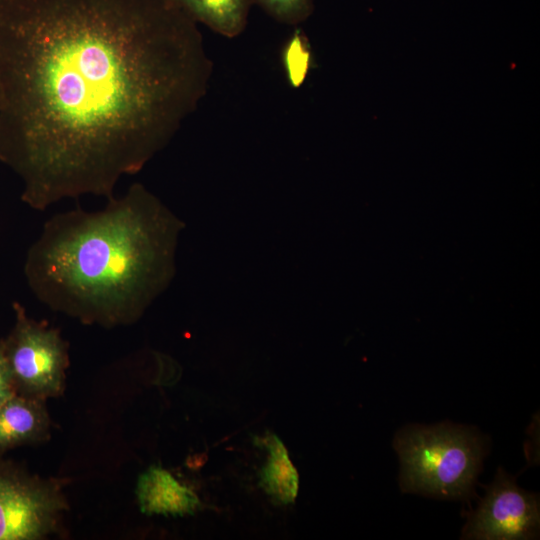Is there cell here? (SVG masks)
Returning a JSON list of instances; mask_svg holds the SVG:
<instances>
[{"mask_svg": "<svg viewBox=\"0 0 540 540\" xmlns=\"http://www.w3.org/2000/svg\"><path fill=\"white\" fill-rule=\"evenodd\" d=\"M136 494L143 513L193 514L200 504L197 495L160 466H151L138 479Z\"/></svg>", "mask_w": 540, "mask_h": 540, "instance_id": "7", "label": "cell"}, {"mask_svg": "<svg viewBox=\"0 0 540 540\" xmlns=\"http://www.w3.org/2000/svg\"><path fill=\"white\" fill-rule=\"evenodd\" d=\"M394 446L404 490L444 498L471 494L484 452L480 438L470 430L411 426L397 434Z\"/></svg>", "mask_w": 540, "mask_h": 540, "instance_id": "3", "label": "cell"}, {"mask_svg": "<svg viewBox=\"0 0 540 540\" xmlns=\"http://www.w3.org/2000/svg\"><path fill=\"white\" fill-rule=\"evenodd\" d=\"M212 72L171 0H0V162L34 210L109 199L168 145Z\"/></svg>", "mask_w": 540, "mask_h": 540, "instance_id": "1", "label": "cell"}, {"mask_svg": "<svg viewBox=\"0 0 540 540\" xmlns=\"http://www.w3.org/2000/svg\"><path fill=\"white\" fill-rule=\"evenodd\" d=\"M307 40L301 30H296L287 42L283 62L289 83L298 87L304 81L309 69L310 52Z\"/></svg>", "mask_w": 540, "mask_h": 540, "instance_id": "11", "label": "cell"}, {"mask_svg": "<svg viewBox=\"0 0 540 540\" xmlns=\"http://www.w3.org/2000/svg\"><path fill=\"white\" fill-rule=\"evenodd\" d=\"M279 23L298 25L313 12L314 0H251Z\"/></svg>", "mask_w": 540, "mask_h": 540, "instance_id": "12", "label": "cell"}, {"mask_svg": "<svg viewBox=\"0 0 540 540\" xmlns=\"http://www.w3.org/2000/svg\"><path fill=\"white\" fill-rule=\"evenodd\" d=\"M48 427L43 400L16 394L0 406V451L37 441Z\"/></svg>", "mask_w": 540, "mask_h": 540, "instance_id": "8", "label": "cell"}, {"mask_svg": "<svg viewBox=\"0 0 540 540\" xmlns=\"http://www.w3.org/2000/svg\"><path fill=\"white\" fill-rule=\"evenodd\" d=\"M268 450L269 458L261 471V484L281 504L293 503L299 488L298 473L282 441L275 435L257 439Z\"/></svg>", "mask_w": 540, "mask_h": 540, "instance_id": "10", "label": "cell"}, {"mask_svg": "<svg viewBox=\"0 0 540 540\" xmlns=\"http://www.w3.org/2000/svg\"><path fill=\"white\" fill-rule=\"evenodd\" d=\"M14 395H16V389L13 377L2 341H0V406Z\"/></svg>", "mask_w": 540, "mask_h": 540, "instance_id": "13", "label": "cell"}, {"mask_svg": "<svg viewBox=\"0 0 540 540\" xmlns=\"http://www.w3.org/2000/svg\"><path fill=\"white\" fill-rule=\"evenodd\" d=\"M15 324L2 341L16 394L44 400L61 393L69 363L68 344L58 329L30 318L13 303Z\"/></svg>", "mask_w": 540, "mask_h": 540, "instance_id": "4", "label": "cell"}, {"mask_svg": "<svg viewBox=\"0 0 540 540\" xmlns=\"http://www.w3.org/2000/svg\"><path fill=\"white\" fill-rule=\"evenodd\" d=\"M107 200L101 210L50 217L23 271L52 310L114 326L137 320L168 288L184 223L141 183Z\"/></svg>", "mask_w": 540, "mask_h": 540, "instance_id": "2", "label": "cell"}, {"mask_svg": "<svg viewBox=\"0 0 540 540\" xmlns=\"http://www.w3.org/2000/svg\"><path fill=\"white\" fill-rule=\"evenodd\" d=\"M539 529V501L535 494L519 488L499 469L485 497L471 514L465 539H529Z\"/></svg>", "mask_w": 540, "mask_h": 540, "instance_id": "6", "label": "cell"}, {"mask_svg": "<svg viewBox=\"0 0 540 540\" xmlns=\"http://www.w3.org/2000/svg\"><path fill=\"white\" fill-rule=\"evenodd\" d=\"M66 508L52 483L0 463V540H38L56 527Z\"/></svg>", "mask_w": 540, "mask_h": 540, "instance_id": "5", "label": "cell"}, {"mask_svg": "<svg viewBox=\"0 0 540 540\" xmlns=\"http://www.w3.org/2000/svg\"><path fill=\"white\" fill-rule=\"evenodd\" d=\"M194 22L227 37L239 36L246 28L251 0H171Z\"/></svg>", "mask_w": 540, "mask_h": 540, "instance_id": "9", "label": "cell"}]
</instances>
